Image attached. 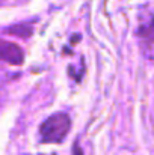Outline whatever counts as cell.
I'll list each match as a JSON object with an SVG mask.
<instances>
[{"mask_svg":"<svg viewBox=\"0 0 154 155\" xmlns=\"http://www.w3.org/2000/svg\"><path fill=\"white\" fill-rule=\"evenodd\" d=\"M70 127H71V120L65 113H57V114L50 116L41 125V130H39L43 142H47V143L62 142L67 137Z\"/></svg>","mask_w":154,"mask_h":155,"instance_id":"obj_1","label":"cell"},{"mask_svg":"<svg viewBox=\"0 0 154 155\" xmlns=\"http://www.w3.org/2000/svg\"><path fill=\"white\" fill-rule=\"evenodd\" d=\"M0 60L12 65H20L23 62V51L18 45L0 39Z\"/></svg>","mask_w":154,"mask_h":155,"instance_id":"obj_2","label":"cell"}]
</instances>
